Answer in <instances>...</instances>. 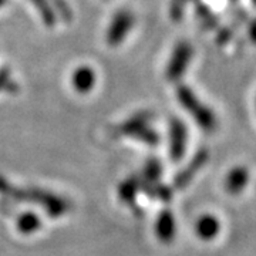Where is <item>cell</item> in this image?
<instances>
[{
	"instance_id": "obj_1",
	"label": "cell",
	"mask_w": 256,
	"mask_h": 256,
	"mask_svg": "<svg viewBox=\"0 0 256 256\" xmlns=\"http://www.w3.org/2000/svg\"><path fill=\"white\" fill-rule=\"evenodd\" d=\"M180 101H181V104L186 107V110L190 111L192 116L195 114L196 121L202 128H206V130L215 128V118H214L212 112L206 110V107L204 108L200 104V101L195 98V96H192L191 92H186V90H181L180 92Z\"/></svg>"
},
{
	"instance_id": "obj_2",
	"label": "cell",
	"mask_w": 256,
	"mask_h": 256,
	"mask_svg": "<svg viewBox=\"0 0 256 256\" xmlns=\"http://www.w3.org/2000/svg\"><path fill=\"white\" fill-rule=\"evenodd\" d=\"M116 20H112V23L110 24V28H120L117 30H112V32H108V42H110L112 46L121 43L122 40V36L126 33L130 32V28H131V23H132V16L128 13V12H122V13H118L116 16Z\"/></svg>"
},
{
	"instance_id": "obj_3",
	"label": "cell",
	"mask_w": 256,
	"mask_h": 256,
	"mask_svg": "<svg viewBox=\"0 0 256 256\" xmlns=\"http://www.w3.org/2000/svg\"><path fill=\"white\" fill-rule=\"evenodd\" d=\"M94 82H96V72L87 66L77 67L73 72L74 88L78 92H86L92 90Z\"/></svg>"
},
{
	"instance_id": "obj_4",
	"label": "cell",
	"mask_w": 256,
	"mask_h": 256,
	"mask_svg": "<svg viewBox=\"0 0 256 256\" xmlns=\"http://www.w3.org/2000/svg\"><path fill=\"white\" fill-rule=\"evenodd\" d=\"M196 232L202 239L215 238L220 232V220L210 215H205L196 224Z\"/></svg>"
},
{
	"instance_id": "obj_5",
	"label": "cell",
	"mask_w": 256,
	"mask_h": 256,
	"mask_svg": "<svg viewBox=\"0 0 256 256\" xmlns=\"http://www.w3.org/2000/svg\"><path fill=\"white\" fill-rule=\"evenodd\" d=\"M248 182V172L244 168H236L226 178V182H225V188L226 191L230 194H238L244 190V186Z\"/></svg>"
},
{
	"instance_id": "obj_6",
	"label": "cell",
	"mask_w": 256,
	"mask_h": 256,
	"mask_svg": "<svg viewBox=\"0 0 256 256\" xmlns=\"http://www.w3.org/2000/svg\"><path fill=\"white\" fill-rule=\"evenodd\" d=\"M174 144H172V156H174L175 160H178L180 156L184 154V150H185V128L181 124L175 122L174 126Z\"/></svg>"
},
{
	"instance_id": "obj_7",
	"label": "cell",
	"mask_w": 256,
	"mask_h": 256,
	"mask_svg": "<svg viewBox=\"0 0 256 256\" xmlns=\"http://www.w3.org/2000/svg\"><path fill=\"white\" fill-rule=\"evenodd\" d=\"M158 235L162 239H171L174 236V220L172 215L165 214L164 216H161V220H158Z\"/></svg>"
},
{
	"instance_id": "obj_8",
	"label": "cell",
	"mask_w": 256,
	"mask_h": 256,
	"mask_svg": "<svg viewBox=\"0 0 256 256\" xmlns=\"http://www.w3.org/2000/svg\"><path fill=\"white\" fill-rule=\"evenodd\" d=\"M4 3H6V0H0V8H2V6H3Z\"/></svg>"
}]
</instances>
